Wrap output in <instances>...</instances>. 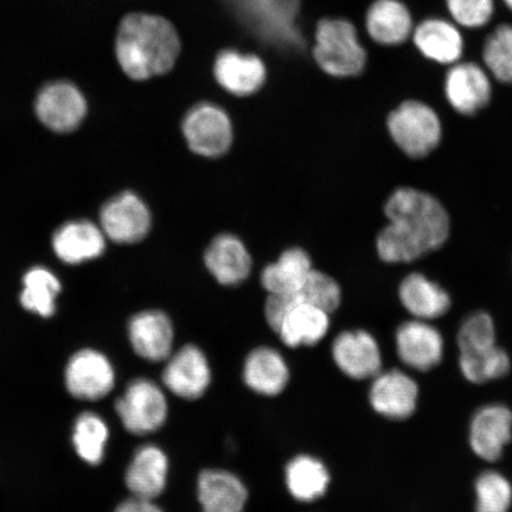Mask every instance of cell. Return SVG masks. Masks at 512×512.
Wrapping results in <instances>:
<instances>
[{
  "label": "cell",
  "instance_id": "6da1fadb",
  "mask_svg": "<svg viewBox=\"0 0 512 512\" xmlns=\"http://www.w3.org/2000/svg\"><path fill=\"white\" fill-rule=\"evenodd\" d=\"M388 224L376 239V251L386 264H408L438 251L450 236L447 210L428 192L396 189L384 204Z\"/></svg>",
  "mask_w": 512,
  "mask_h": 512
},
{
  "label": "cell",
  "instance_id": "7a4b0ae2",
  "mask_svg": "<svg viewBox=\"0 0 512 512\" xmlns=\"http://www.w3.org/2000/svg\"><path fill=\"white\" fill-rule=\"evenodd\" d=\"M179 51L181 41L168 19L137 12L127 15L119 25L115 55L132 80L145 81L170 72Z\"/></svg>",
  "mask_w": 512,
  "mask_h": 512
},
{
  "label": "cell",
  "instance_id": "3957f363",
  "mask_svg": "<svg viewBox=\"0 0 512 512\" xmlns=\"http://www.w3.org/2000/svg\"><path fill=\"white\" fill-rule=\"evenodd\" d=\"M313 57L325 74L338 79L361 75L368 63L355 24L345 18H323L317 24Z\"/></svg>",
  "mask_w": 512,
  "mask_h": 512
},
{
  "label": "cell",
  "instance_id": "277c9868",
  "mask_svg": "<svg viewBox=\"0 0 512 512\" xmlns=\"http://www.w3.org/2000/svg\"><path fill=\"white\" fill-rule=\"evenodd\" d=\"M390 138L406 156L425 158L437 149L443 126L437 112L419 100H406L387 119Z\"/></svg>",
  "mask_w": 512,
  "mask_h": 512
},
{
  "label": "cell",
  "instance_id": "5b68a950",
  "mask_svg": "<svg viewBox=\"0 0 512 512\" xmlns=\"http://www.w3.org/2000/svg\"><path fill=\"white\" fill-rule=\"evenodd\" d=\"M34 112L46 130L56 134L72 133L82 125L88 112L85 95L72 82L53 81L36 95Z\"/></svg>",
  "mask_w": 512,
  "mask_h": 512
},
{
  "label": "cell",
  "instance_id": "8992f818",
  "mask_svg": "<svg viewBox=\"0 0 512 512\" xmlns=\"http://www.w3.org/2000/svg\"><path fill=\"white\" fill-rule=\"evenodd\" d=\"M182 130L191 151L202 157H220L233 143L229 115L208 102L191 108L183 119Z\"/></svg>",
  "mask_w": 512,
  "mask_h": 512
},
{
  "label": "cell",
  "instance_id": "52a82bcc",
  "mask_svg": "<svg viewBox=\"0 0 512 512\" xmlns=\"http://www.w3.org/2000/svg\"><path fill=\"white\" fill-rule=\"evenodd\" d=\"M115 409L126 430L146 435L159 430L168 418V402L156 383L138 379L130 383Z\"/></svg>",
  "mask_w": 512,
  "mask_h": 512
},
{
  "label": "cell",
  "instance_id": "ba28073f",
  "mask_svg": "<svg viewBox=\"0 0 512 512\" xmlns=\"http://www.w3.org/2000/svg\"><path fill=\"white\" fill-rule=\"evenodd\" d=\"M151 213L132 191L121 192L100 210V228L107 239L124 245L144 240L151 229Z\"/></svg>",
  "mask_w": 512,
  "mask_h": 512
},
{
  "label": "cell",
  "instance_id": "9c48e42d",
  "mask_svg": "<svg viewBox=\"0 0 512 512\" xmlns=\"http://www.w3.org/2000/svg\"><path fill=\"white\" fill-rule=\"evenodd\" d=\"M445 78V96L454 111L475 115L489 105L492 82L488 70L475 62L452 64Z\"/></svg>",
  "mask_w": 512,
  "mask_h": 512
},
{
  "label": "cell",
  "instance_id": "30bf717a",
  "mask_svg": "<svg viewBox=\"0 0 512 512\" xmlns=\"http://www.w3.org/2000/svg\"><path fill=\"white\" fill-rule=\"evenodd\" d=\"M336 366L351 380L374 379L382 371V352L368 331L349 330L339 334L332 344Z\"/></svg>",
  "mask_w": 512,
  "mask_h": 512
},
{
  "label": "cell",
  "instance_id": "8fae6325",
  "mask_svg": "<svg viewBox=\"0 0 512 512\" xmlns=\"http://www.w3.org/2000/svg\"><path fill=\"white\" fill-rule=\"evenodd\" d=\"M418 400V384L401 370L380 371L371 383L370 405L383 418L396 421L411 418Z\"/></svg>",
  "mask_w": 512,
  "mask_h": 512
},
{
  "label": "cell",
  "instance_id": "7c38bea8",
  "mask_svg": "<svg viewBox=\"0 0 512 512\" xmlns=\"http://www.w3.org/2000/svg\"><path fill=\"white\" fill-rule=\"evenodd\" d=\"M396 351L406 367L430 371L443 361V335L426 320H408L399 326L395 335Z\"/></svg>",
  "mask_w": 512,
  "mask_h": 512
},
{
  "label": "cell",
  "instance_id": "4fadbf2b",
  "mask_svg": "<svg viewBox=\"0 0 512 512\" xmlns=\"http://www.w3.org/2000/svg\"><path fill=\"white\" fill-rule=\"evenodd\" d=\"M114 382L112 364L100 352L81 350L70 358L66 369V384L74 398L100 400L111 393Z\"/></svg>",
  "mask_w": 512,
  "mask_h": 512
},
{
  "label": "cell",
  "instance_id": "5bb4252c",
  "mask_svg": "<svg viewBox=\"0 0 512 512\" xmlns=\"http://www.w3.org/2000/svg\"><path fill=\"white\" fill-rule=\"evenodd\" d=\"M106 235L98 224L73 220L61 224L51 235V249L64 265L78 266L100 258L106 251Z\"/></svg>",
  "mask_w": 512,
  "mask_h": 512
},
{
  "label": "cell",
  "instance_id": "9a60e30c",
  "mask_svg": "<svg viewBox=\"0 0 512 512\" xmlns=\"http://www.w3.org/2000/svg\"><path fill=\"white\" fill-rule=\"evenodd\" d=\"M512 439V412L507 406L491 403L473 415L470 446L485 462H496Z\"/></svg>",
  "mask_w": 512,
  "mask_h": 512
},
{
  "label": "cell",
  "instance_id": "2e32d148",
  "mask_svg": "<svg viewBox=\"0 0 512 512\" xmlns=\"http://www.w3.org/2000/svg\"><path fill=\"white\" fill-rule=\"evenodd\" d=\"M412 40L419 53L443 66L462 61L465 42L456 23L446 18L430 17L415 25Z\"/></svg>",
  "mask_w": 512,
  "mask_h": 512
},
{
  "label": "cell",
  "instance_id": "e0dca14e",
  "mask_svg": "<svg viewBox=\"0 0 512 512\" xmlns=\"http://www.w3.org/2000/svg\"><path fill=\"white\" fill-rule=\"evenodd\" d=\"M210 380L207 358L195 345H187L172 356L163 373L165 387L185 400L200 399Z\"/></svg>",
  "mask_w": 512,
  "mask_h": 512
},
{
  "label": "cell",
  "instance_id": "ac0fdd59",
  "mask_svg": "<svg viewBox=\"0 0 512 512\" xmlns=\"http://www.w3.org/2000/svg\"><path fill=\"white\" fill-rule=\"evenodd\" d=\"M368 36L383 47H398L412 37L414 21L402 0H374L364 18Z\"/></svg>",
  "mask_w": 512,
  "mask_h": 512
},
{
  "label": "cell",
  "instance_id": "d6986e66",
  "mask_svg": "<svg viewBox=\"0 0 512 512\" xmlns=\"http://www.w3.org/2000/svg\"><path fill=\"white\" fill-rule=\"evenodd\" d=\"M128 336L136 354L149 362H163L171 355L174 328L164 312L138 313L128 324Z\"/></svg>",
  "mask_w": 512,
  "mask_h": 512
},
{
  "label": "cell",
  "instance_id": "ffe728a7",
  "mask_svg": "<svg viewBox=\"0 0 512 512\" xmlns=\"http://www.w3.org/2000/svg\"><path fill=\"white\" fill-rule=\"evenodd\" d=\"M214 75L230 94L248 96L259 91L266 81V66L259 56L224 50L217 56Z\"/></svg>",
  "mask_w": 512,
  "mask_h": 512
},
{
  "label": "cell",
  "instance_id": "44dd1931",
  "mask_svg": "<svg viewBox=\"0 0 512 512\" xmlns=\"http://www.w3.org/2000/svg\"><path fill=\"white\" fill-rule=\"evenodd\" d=\"M299 0H242L243 15L268 37L287 44L300 43L296 25Z\"/></svg>",
  "mask_w": 512,
  "mask_h": 512
},
{
  "label": "cell",
  "instance_id": "7402d4cb",
  "mask_svg": "<svg viewBox=\"0 0 512 512\" xmlns=\"http://www.w3.org/2000/svg\"><path fill=\"white\" fill-rule=\"evenodd\" d=\"M213 277L224 286H238L251 274L252 258L243 242L232 234L216 236L204 254Z\"/></svg>",
  "mask_w": 512,
  "mask_h": 512
},
{
  "label": "cell",
  "instance_id": "603a6c76",
  "mask_svg": "<svg viewBox=\"0 0 512 512\" xmlns=\"http://www.w3.org/2000/svg\"><path fill=\"white\" fill-rule=\"evenodd\" d=\"M399 298L414 319H438L446 315L452 305L450 294L438 283L422 273L408 274L401 281Z\"/></svg>",
  "mask_w": 512,
  "mask_h": 512
},
{
  "label": "cell",
  "instance_id": "cb8c5ba5",
  "mask_svg": "<svg viewBox=\"0 0 512 512\" xmlns=\"http://www.w3.org/2000/svg\"><path fill=\"white\" fill-rule=\"evenodd\" d=\"M169 463L157 446L140 447L126 472V485L133 497L157 498L165 489Z\"/></svg>",
  "mask_w": 512,
  "mask_h": 512
},
{
  "label": "cell",
  "instance_id": "d4e9b609",
  "mask_svg": "<svg viewBox=\"0 0 512 512\" xmlns=\"http://www.w3.org/2000/svg\"><path fill=\"white\" fill-rule=\"evenodd\" d=\"M198 498L203 512H243L248 492L233 473L206 470L198 477Z\"/></svg>",
  "mask_w": 512,
  "mask_h": 512
},
{
  "label": "cell",
  "instance_id": "484cf974",
  "mask_svg": "<svg viewBox=\"0 0 512 512\" xmlns=\"http://www.w3.org/2000/svg\"><path fill=\"white\" fill-rule=\"evenodd\" d=\"M329 329V312L310 304H299L286 313L275 334L287 347H312L322 341Z\"/></svg>",
  "mask_w": 512,
  "mask_h": 512
},
{
  "label": "cell",
  "instance_id": "4316f807",
  "mask_svg": "<svg viewBox=\"0 0 512 512\" xmlns=\"http://www.w3.org/2000/svg\"><path fill=\"white\" fill-rule=\"evenodd\" d=\"M243 380L254 392L275 396L284 392L290 381V371L277 350L258 348L247 357Z\"/></svg>",
  "mask_w": 512,
  "mask_h": 512
},
{
  "label": "cell",
  "instance_id": "83f0119b",
  "mask_svg": "<svg viewBox=\"0 0 512 512\" xmlns=\"http://www.w3.org/2000/svg\"><path fill=\"white\" fill-rule=\"evenodd\" d=\"M19 303L24 310L42 318L55 315L57 298L62 291V283L57 274L43 265L31 266L23 274Z\"/></svg>",
  "mask_w": 512,
  "mask_h": 512
},
{
  "label": "cell",
  "instance_id": "f1b7e54d",
  "mask_svg": "<svg viewBox=\"0 0 512 512\" xmlns=\"http://www.w3.org/2000/svg\"><path fill=\"white\" fill-rule=\"evenodd\" d=\"M313 270L310 255L302 248L287 249L261 273V285L270 294L296 293Z\"/></svg>",
  "mask_w": 512,
  "mask_h": 512
},
{
  "label": "cell",
  "instance_id": "f546056e",
  "mask_svg": "<svg viewBox=\"0 0 512 512\" xmlns=\"http://www.w3.org/2000/svg\"><path fill=\"white\" fill-rule=\"evenodd\" d=\"M330 473L319 459L298 456L286 467L287 489L294 499L312 503L322 498L330 485Z\"/></svg>",
  "mask_w": 512,
  "mask_h": 512
},
{
  "label": "cell",
  "instance_id": "4dcf8cb0",
  "mask_svg": "<svg viewBox=\"0 0 512 512\" xmlns=\"http://www.w3.org/2000/svg\"><path fill=\"white\" fill-rule=\"evenodd\" d=\"M507 351L498 345L482 351L460 352L459 368L465 380L473 384L502 379L510 371Z\"/></svg>",
  "mask_w": 512,
  "mask_h": 512
},
{
  "label": "cell",
  "instance_id": "1f68e13d",
  "mask_svg": "<svg viewBox=\"0 0 512 512\" xmlns=\"http://www.w3.org/2000/svg\"><path fill=\"white\" fill-rule=\"evenodd\" d=\"M291 307L310 304L329 312H335L342 303V290L337 281L322 271L313 268L305 284L296 293L285 294Z\"/></svg>",
  "mask_w": 512,
  "mask_h": 512
},
{
  "label": "cell",
  "instance_id": "d6a6232c",
  "mask_svg": "<svg viewBox=\"0 0 512 512\" xmlns=\"http://www.w3.org/2000/svg\"><path fill=\"white\" fill-rule=\"evenodd\" d=\"M108 435L107 425L99 415L83 413L74 427L75 450L88 464L99 465L104 459Z\"/></svg>",
  "mask_w": 512,
  "mask_h": 512
},
{
  "label": "cell",
  "instance_id": "836d02e7",
  "mask_svg": "<svg viewBox=\"0 0 512 512\" xmlns=\"http://www.w3.org/2000/svg\"><path fill=\"white\" fill-rule=\"evenodd\" d=\"M485 69L492 78L512 85V25L502 24L486 37L483 46Z\"/></svg>",
  "mask_w": 512,
  "mask_h": 512
},
{
  "label": "cell",
  "instance_id": "e575fe53",
  "mask_svg": "<svg viewBox=\"0 0 512 512\" xmlns=\"http://www.w3.org/2000/svg\"><path fill=\"white\" fill-rule=\"evenodd\" d=\"M512 505V486L496 471H485L476 480L477 512H509Z\"/></svg>",
  "mask_w": 512,
  "mask_h": 512
},
{
  "label": "cell",
  "instance_id": "d590c367",
  "mask_svg": "<svg viewBox=\"0 0 512 512\" xmlns=\"http://www.w3.org/2000/svg\"><path fill=\"white\" fill-rule=\"evenodd\" d=\"M460 352L490 349L496 345L494 319L486 312H475L460 325L457 336Z\"/></svg>",
  "mask_w": 512,
  "mask_h": 512
},
{
  "label": "cell",
  "instance_id": "8d00e7d4",
  "mask_svg": "<svg viewBox=\"0 0 512 512\" xmlns=\"http://www.w3.org/2000/svg\"><path fill=\"white\" fill-rule=\"evenodd\" d=\"M448 14L459 28L477 30L491 22L495 0H445Z\"/></svg>",
  "mask_w": 512,
  "mask_h": 512
},
{
  "label": "cell",
  "instance_id": "74e56055",
  "mask_svg": "<svg viewBox=\"0 0 512 512\" xmlns=\"http://www.w3.org/2000/svg\"><path fill=\"white\" fill-rule=\"evenodd\" d=\"M115 512H163L151 499L132 497L121 503Z\"/></svg>",
  "mask_w": 512,
  "mask_h": 512
},
{
  "label": "cell",
  "instance_id": "f35d334b",
  "mask_svg": "<svg viewBox=\"0 0 512 512\" xmlns=\"http://www.w3.org/2000/svg\"><path fill=\"white\" fill-rule=\"evenodd\" d=\"M502 2L512 12V0H502Z\"/></svg>",
  "mask_w": 512,
  "mask_h": 512
}]
</instances>
